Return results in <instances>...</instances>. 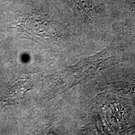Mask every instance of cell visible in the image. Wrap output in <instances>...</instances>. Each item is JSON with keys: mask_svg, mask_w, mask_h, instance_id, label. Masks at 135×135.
I'll return each instance as SVG.
<instances>
[{"mask_svg": "<svg viewBox=\"0 0 135 135\" xmlns=\"http://www.w3.org/2000/svg\"><path fill=\"white\" fill-rule=\"evenodd\" d=\"M83 13H88L91 7V0H69Z\"/></svg>", "mask_w": 135, "mask_h": 135, "instance_id": "6da1fadb", "label": "cell"}]
</instances>
